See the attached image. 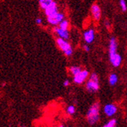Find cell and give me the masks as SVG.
Instances as JSON below:
<instances>
[{
    "instance_id": "cell-3",
    "label": "cell",
    "mask_w": 127,
    "mask_h": 127,
    "mask_svg": "<svg viewBox=\"0 0 127 127\" xmlns=\"http://www.w3.org/2000/svg\"><path fill=\"white\" fill-rule=\"evenodd\" d=\"M56 44L59 47V49L63 52L66 56H70L73 54V47L70 43L67 41V40L63 39L61 37H58L56 39Z\"/></svg>"
},
{
    "instance_id": "cell-4",
    "label": "cell",
    "mask_w": 127,
    "mask_h": 127,
    "mask_svg": "<svg viewBox=\"0 0 127 127\" xmlns=\"http://www.w3.org/2000/svg\"><path fill=\"white\" fill-rule=\"evenodd\" d=\"M65 18V15L64 13L58 11L57 13L50 15V16H47V21L49 22L51 25L53 26H58L59 23Z\"/></svg>"
},
{
    "instance_id": "cell-7",
    "label": "cell",
    "mask_w": 127,
    "mask_h": 127,
    "mask_svg": "<svg viewBox=\"0 0 127 127\" xmlns=\"http://www.w3.org/2000/svg\"><path fill=\"white\" fill-rule=\"evenodd\" d=\"M103 111H104V114L107 117H111L117 114V107L114 104H107L106 105H104Z\"/></svg>"
},
{
    "instance_id": "cell-17",
    "label": "cell",
    "mask_w": 127,
    "mask_h": 127,
    "mask_svg": "<svg viewBox=\"0 0 127 127\" xmlns=\"http://www.w3.org/2000/svg\"><path fill=\"white\" fill-rule=\"evenodd\" d=\"M117 121L116 119H110L103 126L104 127H114L117 126Z\"/></svg>"
},
{
    "instance_id": "cell-10",
    "label": "cell",
    "mask_w": 127,
    "mask_h": 127,
    "mask_svg": "<svg viewBox=\"0 0 127 127\" xmlns=\"http://www.w3.org/2000/svg\"><path fill=\"white\" fill-rule=\"evenodd\" d=\"M95 37V30L92 28L88 29L83 32V39L86 43H92Z\"/></svg>"
},
{
    "instance_id": "cell-18",
    "label": "cell",
    "mask_w": 127,
    "mask_h": 127,
    "mask_svg": "<svg viewBox=\"0 0 127 127\" xmlns=\"http://www.w3.org/2000/svg\"><path fill=\"white\" fill-rule=\"evenodd\" d=\"M76 112V107L73 106V105H70L67 107L66 109V113L68 114V115H73Z\"/></svg>"
},
{
    "instance_id": "cell-1",
    "label": "cell",
    "mask_w": 127,
    "mask_h": 127,
    "mask_svg": "<svg viewBox=\"0 0 127 127\" xmlns=\"http://www.w3.org/2000/svg\"><path fill=\"white\" fill-rule=\"evenodd\" d=\"M100 118V104L96 102L93 104L88 110L86 114V120L89 125L93 126Z\"/></svg>"
},
{
    "instance_id": "cell-16",
    "label": "cell",
    "mask_w": 127,
    "mask_h": 127,
    "mask_svg": "<svg viewBox=\"0 0 127 127\" xmlns=\"http://www.w3.org/2000/svg\"><path fill=\"white\" fill-rule=\"evenodd\" d=\"M59 27L61 28H63V29H66V30H68L69 28V26H70V24H69V21L67 20V19H64L63 21H61L59 24L58 25Z\"/></svg>"
},
{
    "instance_id": "cell-9",
    "label": "cell",
    "mask_w": 127,
    "mask_h": 127,
    "mask_svg": "<svg viewBox=\"0 0 127 127\" xmlns=\"http://www.w3.org/2000/svg\"><path fill=\"white\" fill-rule=\"evenodd\" d=\"M58 11V3L55 1H53L45 9H44V12H45V14L46 15V17L52 15V14L57 13Z\"/></svg>"
},
{
    "instance_id": "cell-6",
    "label": "cell",
    "mask_w": 127,
    "mask_h": 127,
    "mask_svg": "<svg viewBox=\"0 0 127 127\" xmlns=\"http://www.w3.org/2000/svg\"><path fill=\"white\" fill-rule=\"evenodd\" d=\"M117 43L116 38L112 37L109 41V59L110 61L114 59V57L117 54Z\"/></svg>"
},
{
    "instance_id": "cell-22",
    "label": "cell",
    "mask_w": 127,
    "mask_h": 127,
    "mask_svg": "<svg viewBox=\"0 0 127 127\" xmlns=\"http://www.w3.org/2000/svg\"><path fill=\"white\" fill-rule=\"evenodd\" d=\"M42 20L40 18H37L36 19V23L37 24H42Z\"/></svg>"
},
{
    "instance_id": "cell-5",
    "label": "cell",
    "mask_w": 127,
    "mask_h": 127,
    "mask_svg": "<svg viewBox=\"0 0 127 127\" xmlns=\"http://www.w3.org/2000/svg\"><path fill=\"white\" fill-rule=\"evenodd\" d=\"M89 72L87 70H82L78 74L73 75V81L75 84L81 85L89 78Z\"/></svg>"
},
{
    "instance_id": "cell-12",
    "label": "cell",
    "mask_w": 127,
    "mask_h": 127,
    "mask_svg": "<svg viewBox=\"0 0 127 127\" xmlns=\"http://www.w3.org/2000/svg\"><path fill=\"white\" fill-rule=\"evenodd\" d=\"M110 62H111V64L113 65V66H114V67L120 66V64H121V62H122V57H121V56L119 53H117L114 57V59H112L110 60Z\"/></svg>"
},
{
    "instance_id": "cell-20",
    "label": "cell",
    "mask_w": 127,
    "mask_h": 127,
    "mask_svg": "<svg viewBox=\"0 0 127 127\" xmlns=\"http://www.w3.org/2000/svg\"><path fill=\"white\" fill-rule=\"evenodd\" d=\"M83 50H84L86 52H89V51L90 50V47H89V46L87 45V44L84 45V46H83Z\"/></svg>"
},
{
    "instance_id": "cell-11",
    "label": "cell",
    "mask_w": 127,
    "mask_h": 127,
    "mask_svg": "<svg viewBox=\"0 0 127 127\" xmlns=\"http://www.w3.org/2000/svg\"><path fill=\"white\" fill-rule=\"evenodd\" d=\"M91 13H92V18H94L95 21H98L100 20L101 16V8H100L98 5L94 4V5H92Z\"/></svg>"
},
{
    "instance_id": "cell-19",
    "label": "cell",
    "mask_w": 127,
    "mask_h": 127,
    "mask_svg": "<svg viewBox=\"0 0 127 127\" xmlns=\"http://www.w3.org/2000/svg\"><path fill=\"white\" fill-rule=\"evenodd\" d=\"M120 2V6L122 9L123 11H126L127 10V5H126V0H119Z\"/></svg>"
},
{
    "instance_id": "cell-21",
    "label": "cell",
    "mask_w": 127,
    "mask_h": 127,
    "mask_svg": "<svg viewBox=\"0 0 127 127\" xmlns=\"http://www.w3.org/2000/svg\"><path fill=\"white\" fill-rule=\"evenodd\" d=\"M63 85H64V87H68L70 85V82L69 80H67H67H65L64 82Z\"/></svg>"
},
{
    "instance_id": "cell-2",
    "label": "cell",
    "mask_w": 127,
    "mask_h": 127,
    "mask_svg": "<svg viewBox=\"0 0 127 127\" xmlns=\"http://www.w3.org/2000/svg\"><path fill=\"white\" fill-rule=\"evenodd\" d=\"M86 88L89 93H95L99 89V79L96 73H92L89 76V81L86 84Z\"/></svg>"
},
{
    "instance_id": "cell-15",
    "label": "cell",
    "mask_w": 127,
    "mask_h": 127,
    "mask_svg": "<svg viewBox=\"0 0 127 127\" xmlns=\"http://www.w3.org/2000/svg\"><path fill=\"white\" fill-rule=\"evenodd\" d=\"M69 71H70V73L73 75H75L76 74H78L79 72H81L82 69L79 66H70L69 68Z\"/></svg>"
},
{
    "instance_id": "cell-13",
    "label": "cell",
    "mask_w": 127,
    "mask_h": 127,
    "mask_svg": "<svg viewBox=\"0 0 127 127\" xmlns=\"http://www.w3.org/2000/svg\"><path fill=\"white\" fill-rule=\"evenodd\" d=\"M118 82V77L117 75V74L115 73H112L110 74L109 78H108V82L111 86H114Z\"/></svg>"
},
{
    "instance_id": "cell-23",
    "label": "cell",
    "mask_w": 127,
    "mask_h": 127,
    "mask_svg": "<svg viewBox=\"0 0 127 127\" xmlns=\"http://www.w3.org/2000/svg\"><path fill=\"white\" fill-rule=\"evenodd\" d=\"M104 25L108 28V27H110V22L107 20V21H104Z\"/></svg>"
},
{
    "instance_id": "cell-8",
    "label": "cell",
    "mask_w": 127,
    "mask_h": 127,
    "mask_svg": "<svg viewBox=\"0 0 127 127\" xmlns=\"http://www.w3.org/2000/svg\"><path fill=\"white\" fill-rule=\"evenodd\" d=\"M54 32L58 35V37L65 39V40H68L70 38V33H69L68 30L61 28L58 26H55Z\"/></svg>"
},
{
    "instance_id": "cell-14",
    "label": "cell",
    "mask_w": 127,
    "mask_h": 127,
    "mask_svg": "<svg viewBox=\"0 0 127 127\" xmlns=\"http://www.w3.org/2000/svg\"><path fill=\"white\" fill-rule=\"evenodd\" d=\"M54 0H39V6L42 9H45L48 6H49Z\"/></svg>"
}]
</instances>
